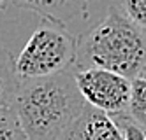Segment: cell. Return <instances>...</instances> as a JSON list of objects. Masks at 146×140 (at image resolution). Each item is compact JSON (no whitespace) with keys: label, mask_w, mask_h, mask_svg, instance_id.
Returning a JSON list of instances; mask_svg holds the SVG:
<instances>
[{"label":"cell","mask_w":146,"mask_h":140,"mask_svg":"<svg viewBox=\"0 0 146 140\" xmlns=\"http://www.w3.org/2000/svg\"><path fill=\"white\" fill-rule=\"evenodd\" d=\"M11 4V0H0V11H4V9H7V5Z\"/></svg>","instance_id":"12"},{"label":"cell","mask_w":146,"mask_h":140,"mask_svg":"<svg viewBox=\"0 0 146 140\" xmlns=\"http://www.w3.org/2000/svg\"><path fill=\"white\" fill-rule=\"evenodd\" d=\"M114 5L135 25L146 30V0H116Z\"/></svg>","instance_id":"10"},{"label":"cell","mask_w":146,"mask_h":140,"mask_svg":"<svg viewBox=\"0 0 146 140\" xmlns=\"http://www.w3.org/2000/svg\"><path fill=\"white\" fill-rule=\"evenodd\" d=\"M85 109L74 68L44 79L21 81L13 103L28 140H60Z\"/></svg>","instance_id":"1"},{"label":"cell","mask_w":146,"mask_h":140,"mask_svg":"<svg viewBox=\"0 0 146 140\" xmlns=\"http://www.w3.org/2000/svg\"><path fill=\"white\" fill-rule=\"evenodd\" d=\"M74 81L86 105L113 119L127 116L130 100V81L127 77L102 68H83L74 70Z\"/></svg>","instance_id":"4"},{"label":"cell","mask_w":146,"mask_h":140,"mask_svg":"<svg viewBox=\"0 0 146 140\" xmlns=\"http://www.w3.org/2000/svg\"><path fill=\"white\" fill-rule=\"evenodd\" d=\"M13 5L39 14L42 19L67 26L88 18V0H11Z\"/></svg>","instance_id":"6"},{"label":"cell","mask_w":146,"mask_h":140,"mask_svg":"<svg viewBox=\"0 0 146 140\" xmlns=\"http://www.w3.org/2000/svg\"><path fill=\"white\" fill-rule=\"evenodd\" d=\"M76 53L78 37L72 35L67 26L42 19L14 58L16 74L19 81L58 75L74 68Z\"/></svg>","instance_id":"3"},{"label":"cell","mask_w":146,"mask_h":140,"mask_svg":"<svg viewBox=\"0 0 146 140\" xmlns=\"http://www.w3.org/2000/svg\"><path fill=\"white\" fill-rule=\"evenodd\" d=\"M19 84L21 81L16 74L13 55L0 46V109L13 107Z\"/></svg>","instance_id":"7"},{"label":"cell","mask_w":146,"mask_h":140,"mask_svg":"<svg viewBox=\"0 0 146 140\" xmlns=\"http://www.w3.org/2000/svg\"><path fill=\"white\" fill-rule=\"evenodd\" d=\"M116 124L121 128V131H123V138L125 140H146V135L139 130L137 126H135L127 116H123V117H116Z\"/></svg>","instance_id":"11"},{"label":"cell","mask_w":146,"mask_h":140,"mask_svg":"<svg viewBox=\"0 0 146 140\" xmlns=\"http://www.w3.org/2000/svg\"><path fill=\"white\" fill-rule=\"evenodd\" d=\"M102 68L129 81L146 72V30L129 19L116 5L78 37L74 70Z\"/></svg>","instance_id":"2"},{"label":"cell","mask_w":146,"mask_h":140,"mask_svg":"<svg viewBox=\"0 0 146 140\" xmlns=\"http://www.w3.org/2000/svg\"><path fill=\"white\" fill-rule=\"evenodd\" d=\"M127 117L146 135V77L130 81V100Z\"/></svg>","instance_id":"8"},{"label":"cell","mask_w":146,"mask_h":140,"mask_svg":"<svg viewBox=\"0 0 146 140\" xmlns=\"http://www.w3.org/2000/svg\"><path fill=\"white\" fill-rule=\"evenodd\" d=\"M0 140H28L13 107L0 109Z\"/></svg>","instance_id":"9"},{"label":"cell","mask_w":146,"mask_h":140,"mask_svg":"<svg viewBox=\"0 0 146 140\" xmlns=\"http://www.w3.org/2000/svg\"><path fill=\"white\" fill-rule=\"evenodd\" d=\"M60 140H125L121 128L113 117L86 105L83 114L76 119Z\"/></svg>","instance_id":"5"}]
</instances>
